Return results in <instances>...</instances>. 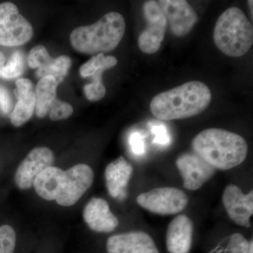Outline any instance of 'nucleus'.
I'll return each mask as SVG.
<instances>
[{"instance_id": "f257e3e1", "label": "nucleus", "mask_w": 253, "mask_h": 253, "mask_svg": "<svg viewBox=\"0 0 253 253\" xmlns=\"http://www.w3.org/2000/svg\"><path fill=\"white\" fill-rule=\"evenodd\" d=\"M211 89L200 81H191L155 96L150 104L153 115L162 121L185 119L207 109Z\"/></svg>"}, {"instance_id": "f03ea898", "label": "nucleus", "mask_w": 253, "mask_h": 253, "mask_svg": "<svg viewBox=\"0 0 253 253\" xmlns=\"http://www.w3.org/2000/svg\"><path fill=\"white\" fill-rule=\"evenodd\" d=\"M192 148L208 164L220 170L239 166L244 162L249 151L243 136L219 128H210L200 132L193 139Z\"/></svg>"}, {"instance_id": "7ed1b4c3", "label": "nucleus", "mask_w": 253, "mask_h": 253, "mask_svg": "<svg viewBox=\"0 0 253 253\" xmlns=\"http://www.w3.org/2000/svg\"><path fill=\"white\" fill-rule=\"evenodd\" d=\"M126 21L121 14L108 13L90 26H80L71 33V45L78 52L104 54L116 49L126 32Z\"/></svg>"}, {"instance_id": "20e7f679", "label": "nucleus", "mask_w": 253, "mask_h": 253, "mask_svg": "<svg viewBox=\"0 0 253 253\" xmlns=\"http://www.w3.org/2000/svg\"><path fill=\"white\" fill-rule=\"evenodd\" d=\"M213 38L216 46L223 54L241 57L252 47V23L239 8H229L218 18Z\"/></svg>"}, {"instance_id": "39448f33", "label": "nucleus", "mask_w": 253, "mask_h": 253, "mask_svg": "<svg viewBox=\"0 0 253 253\" xmlns=\"http://www.w3.org/2000/svg\"><path fill=\"white\" fill-rule=\"evenodd\" d=\"M140 207L160 215H172L182 212L189 204L187 195L174 187H161L141 193L136 198Z\"/></svg>"}, {"instance_id": "423d86ee", "label": "nucleus", "mask_w": 253, "mask_h": 253, "mask_svg": "<svg viewBox=\"0 0 253 253\" xmlns=\"http://www.w3.org/2000/svg\"><path fill=\"white\" fill-rule=\"evenodd\" d=\"M33 36V28L11 2L0 4V45L18 46L26 44Z\"/></svg>"}, {"instance_id": "0eeeda50", "label": "nucleus", "mask_w": 253, "mask_h": 253, "mask_svg": "<svg viewBox=\"0 0 253 253\" xmlns=\"http://www.w3.org/2000/svg\"><path fill=\"white\" fill-rule=\"evenodd\" d=\"M94 172L86 164H78L64 171L61 189L56 202L63 207L76 204L92 185Z\"/></svg>"}, {"instance_id": "6e6552de", "label": "nucleus", "mask_w": 253, "mask_h": 253, "mask_svg": "<svg viewBox=\"0 0 253 253\" xmlns=\"http://www.w3.org/2000/svg\"><path fill=\"white\" fill-rule=\"evenodd\" d=\"M144 16L147 26L141 32L138 39L139 49L145 54L157 52L164 40L167 28V19L158 1H147L143 6Z\"/></svg>"}, {"instance_id": "1a4fd4ad", "label": "nucleus", "mask_w": 253, "mask_h": 253, "mask_svg": "<svg viewBox=\"0 0 253 253\" xmlns=\"http://www.w3.org/2000/svg\"><path fill=\"white\" fill-rule=\"evenodd\" d=\"M54 154L47 147L34 148L18 166L14 175L16 185L21 190L31 189L37 176L54 162Z\"/></svg>"}, {"instance_id": "9d476101", "label": "nucleus", "mask_w": 253, "mask_h": 253, "mask_svg": "<svg viewBox=\"0 0 253 253\" xmlns=\"http://www.w3.org/2000/svg\"><path fill=\"white\" fill-rule=\"evenodd\" d=\"M158 3L174 36H186L197 23L196 11L185 0H161Z\"/></svg>"}, {"instance_id": "9b49d317", "label": "nucleus", "mask_w": 253, "mask_h": 253, "mask_svg": "<svg viewBox=\"0 0 253 253\" xmlns=\"http://www.w3.org/2000/svg\"><path fill=\"white\" fill-rule=\"evenodd\" d=\"M176 165L184 188L190 191L201 189L215 174V169L196 154L181 155Z\"/></svg>"}, {"instance_id": "f8f14e48", "label": "nucleus", "mask_w": 253, "mask_h": 253, "mask_svg": "<svg viewBox=\"0 0 253 253\" xmlns=\"http://www.w3.org/2000/svg\"><path fill=\"white\" fill-rule=\"evenodd\" d=\"M222 203L229 218L238 225L251 227L253 214V191L244 194L235 184L228 185L222 195Z\"/></svg>"}, {"instance_id": "ddd939ff", "label": "nucleus", "mask_w": 253, "mask_h": 253, "mask_svg": "<svg viewBox=\"0 0 253 253\" xmlns=\"http://www.w3.org/2000/svg\"><path fill=\"white\" fill-rule=\"evenodd\" d=\"M106 250L108 253H160L154 239L141 231L111 236L106 242Z\"/></svg>"}, {"instance_id": "4468645a", "label": "nucleus", "mask_w": 253, "mask_h": 253, "mask_svg": "<svg viewBox=\"0 0 253 253\" xmlns=\"http://www.w3.org/2000/svg\"><path fill=\"white\" fill-rule=\"evenodd\" d=\"M83 218L91 230L110 233L119 225V220L113 214L106 200L92 198L83 211Z\"/></svg>"}, {"instance_id": "2eb2a0df", "label": "nucleus", "mask_w": 253, "mask_h": 253, "mask_svg": "<svg viewBox=\"0 0 253 253\" xmlns=\"http://www.w3.org/2000/svg\"><path fill=\"white\" fill-rule=\"evenodd\" d=\"M194 223L185 214L176 216L166 233V247L169 253H189L194 238Z\"/></svg>"}, {"instance_id": "dca6fc26", "label": "nucleus", "mask_w": 253, "mask_h": 253, "mask_svg": "<svg viewBox=\"0 0 253 253\" xmlns=\"http://www.w3.org/2000/svg\"><path fill=\"white\" fill-rule=\"evenodd\" d=\"M132 174V166L123 156L108 165L105 169V180L111 197L119 200L126 199V186Z\"/></svg>"}, {"instance_id": "f3484780", "label": "nucleus", "mask_w": 253, "mask_h": 253, "mask_svg": "<svg viewBox=\"0 0 253 253\" xmlns=\"http://www.w3.org/2000/svg\"><path fill=\"white\" fill-rule=\"evenodd\" d=\"M64 171L51 166L42 171L35 179L33 186L37 194L46 201H55L62 184Z\"/></svg>"}, {"instance_id": "a211bd4d", "label": "nucleus", "mask_w": 253, "mask_h": 253, "mask_svg": "<svg viewBox=\"0 0 253 253\" xmlns=\"http://www.w3.org/2000/svg\"><path fill=\"white\" fill-rule=\"evenodd\" d=\"M59 85L54 78L46 76L42 78L36 86V111L38 118L45 117L49 112L53 102L56 99V89Z\"/></svg>"}, {"instance_id": "6ab92c4d", "label": "nucleus", "mask_w": 253, "mask_h": 253, "mask_svg": "<svg viewBox=\"0 0 253 253\" xmlns=\"http://www.w3.org/2000/svg\"><path fill=\"white\" fill-rule=\"evenodd\" d=\"M18 101L11 114V123L15 126H21L33 116L36 108V94L33 91L21 94L14 90Z\"/></svg>"}, {"instance_id": "aec40b11", "label": "nucleus", "mask_w": 253, "mask_h": 253, "mask_svg": "<svg viewBox=\"0 0 253 253\" xmlns=\"http://www.w3.org/2000/svg\"><path fill=\"white\" fill-rule=\"evenodd\" d=\"M71 65L72 62H71V58L63 55L56 59H53L52 62L47 67L44 69L38 70L36 75L41 79L46 76H51L56 79L58 84H60L67 76Z\"/></svg>"}, {"instance_id": "412c9836", "label": "nucleus", "mask_w": 253, "mask_h": 253, "mask_svg": "<svg viewBox=\"0 0 253 253\" xmlns=\"http://www.w3.org/2000/svg\"><path fill=\"white\" fill-rule=\"evenodd\" d=\"M117 63L118 60L115 56H105L104 54H98L81 66L80 73L83 78L90 77L99 70L106 71L114 67Z\"/></svg>"}, {"instance_id": "4be33fe9", "label": "nucleus", "mask_w": 253, "mask_h": 253, "mask_svg": "<svg viewBox=\"0 0 253 253\" xmlns=\"http://www.w3.org/2000/svg\"><path fill=\"white\" fill-rule=\"evenodd\" d=\"M24 68V59L21 51H14L9 61L0 71V78L3 79H13L21 76Z\"/></svg>"}, {"instance_id": "5701e85b", "label": "nucleus", "mask_w": 253, "mask_h": 253, "mask_svg": "<svg viewBox=\"0 0 253 253\" xmlns=\"http://www.w3.org/2000/svg\"><path fill=\"white\" fill-rule=\"evenodd\" d=\"M104 71V70L96 71L92 76L93 83L84 86V95L89 101H99L106 95V87L102 83V75Z\"/></svg>"}, {"instance_id": "b1692460", "label": "nucleus", "mask_w": 253, "mask_h": 253, "mask_svg": "<svg viewBox=\"0 0 253 253\" xmlns=\"http://www.w3.org/2000/svg\"><path fill=\"white\" fill-rule=\"evenodd\" d=\"M53 59H54L50 56L45 46L37 45L31 50L28 54V66L31 68L44 69L51 64Z\"/></svg>"}, {"instance_id": "393cba45", "label": "nucleus", "mask_w": 253, "mask_h": 253, "mask_svg": "<svg viewBox=\"0 0 253 253\" xmlns=\"http://www.w3.org/2000/svg\"><path fill=\"white\" fill-rule=\"evenodd\" d=\"M16 234L12 226L5 224L0 227V253H14Z\"/></svg>"}, {"instance_id": "a878e982", "label": "nucleus", "mask_w": 253, "mask_h": 253, "mask_svg": "<svg viewBox=\"0 0 253 253\" xmlns=\"http://www.w3.org/2000/svg\"><path fill=\"white\" fill-rule=\"evenodd\" d=\"M73 113V108L68 103L55 99L49 111V118L51 121H57L69 118Z\"/></svg>"}, {"instance_id": "bb28decb", "label": "nucleus", "mask_w": 253, "mask_h": 253, "mask_svg": "<svg viewBox=\"0 0 253 253\" xmlns=\"http://www.w3.org/2000/svg\"><path fill=\"white\" fill-rule=\"evenodd\" d=\"M250 242L242 234H232L229 238L228 250L231 253H249Z\"/></svg>"}, {"instance_id": "cd10ccee", "label": "nucleus", "mask_w": 253, "mask_h": 253, "mask_svg": "<svg viewBox=\"0 0 253 253\" xmlns=\"http://www.w3.org/2000/svg\"><path fill=\"white\" fill-rule=\"evenodd\" d=\"M151 132L154 135V144L166 146L170 143V137L167 127L163 125L153 126L151 127Z\"/></svg>"}, {"instance_id": "c85d7f7f", "label": "nucleus", "mask_w": 253, "mask_h": 253, "mask_svg": "<svg viewBox=\"0 0 253 253\" xmlns=\"http://www.w3.org/2000/svg\"><path fill=\"white\" fill-rule=\"evenodd\" d=\"M129 144H130L131 151L134 154H144V140L140 133L134 132L131 134L129 138Z\"/></svg>"}, {"instance_id": "c756f323", "label": "nucleus", "mask_w": 253, "mask_h": 253, "mask_svg": "<svg viewBox=\"0 0 253 253\" xmlns=\"http://www.w3.org/2000/svg\"><path fill=\"white\" fill-rule=\"evenodd\" d=\"M13 101L9 91L4 86H0V111L8 114L12 109Z\"/></svg>"}, {"instance_id": "7c9ffc66", "label": "nucleus", "mask_w": 253, "mask_h": 253, "mask_svg": "<svg viewBox=\"0 0 253 253\" xmlns=\"http://www.w3.org/2000/svg\"><path fill=\"white\" fill-rule=\"evenodd\" d=\"M16 89L15 91L21 94H26L33 91V83L26 78H20L16 83Z\"/></svg>"}, {"instance_id": "2f4dec72", "label": "nucleus", "mask_w": 253, "mask_h": 253, "mask_svg": "<svg viewBox=\"0 0 253 253\" xmlns=\"http://www.w3.org/2000/svg\"><path fill=\"white\" fill-rule=\"evenodd\" d=\"M5 64H6V57L4 54L0 52V71L4 67Z\"/></svg>"}, {"instance_id": "473e14b6", "label": "nucleus", "mask_w": 253, "mask_h": 253, "mask_svg": "<svg viewBox=\"0 0 253 253\" xmlns=\"http://www.w3.org/2000/svg\"><path fill=\"white\" fill-rule=\"evenodd\" d=\"M249 253H253V241H250Z\"/></svg>"}, {"instance_id": "72a5a7b5", "label": "nucleus", "mask_w": 253, "mask_h": 253, "mask_svg": "<svg viewBox=\"0 0 253 253\" xmlns=\"http://www.w3.org/2000/svg\"><path fill=\"white\" fill-rule=\"evenodd\" d=\"M253 1H249V4L250 5V6L251 7V14H252V17H253Z\"/></svg>"}]
</instances>
